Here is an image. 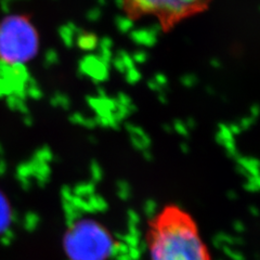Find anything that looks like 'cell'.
<instances>
[{"label": "cell", "instance_id": "1", "mask_svg": "<svg viewBox=\"0 0 260 260\" xmlns=\"http://www.w3.org/2000/svg\"><path fill=\"white\" fill-rule=\"evenodd\" d=\"M145 238L150 260H213L197 221L176 204L150 219Z\"/></svg>", "mask_w": 260, "mask_h": 260}, {"label": "cell", "instance_id": "2", "mask_svg": "<svg viewBox=\"0 0 260 260\" xmlns=\"http://www.w3.org/2000/svg\"><path fill=\"white\" fill-rule=\"evenodd\" d=\"M39 48L37 30L22 15H11L0 23V61L20 65L35 58Z\"/></svg>", "mask_w": 260, "mask_h": 260}, {"label": "cell", "instance_id": "3", "mask_svg": "<svg viewBox=\"0 0 260 260\" xmlns=\"http://www.w3.org/2000/svg\"><path fill=\"white\" fill-rule=\"evenodd\" d=\"M64 247L72 260H103L113 247V239L93 219H79L65 234Z\"/></svg>", "mask_w": 260, "mask_h": 260}, {"label": "cell", "instance_id": "4", "mask_svg": "<svg viewBox=\"0 0 260 260\" xmlns=\"http://www.w3.org/2000/svg\"><path fill=\"white\" fill-rule=\"evenodd\" d=\"M210 0H123L129 20L143 15L157 18L161 28L168 30L177 23L207 8Z\"/></svg>", "mask_w": 260, "mask_h": 260}, {"label": "cell", "instance_id": "5", "mask_svg": "<svg viewBox=\"0 0 260 260\" xmlns=\"http://www.w3.org/2000/svg\"><path fill=\"white\" fill-rule=\"evenodd\" d=\"M8 220V211L7 207L3 201H0V229L6 224Z\"/></svg>", "mask_w": 260, "mask_h": 260}]
</instances>
